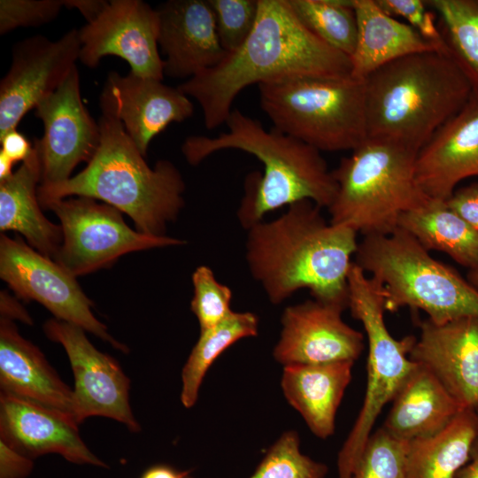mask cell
<instances>
[{
    "label": "cell",
    "instance_id": "6da1fadb",
    "mask_svg": "<svg viewBox=\"0 0 478 478\" xmlns=\"http://www.w3.org/2000/svg\"><path fill=\"white\" fill-rule=\"evenodd\" d=\"M351 71L350 58L307 29L287 0H258L254 27L242 46L178 89L197 100L205 127L214 129L250 85L299 76L339 78Z\"/></svg>",
    "mask_w": 478,
    "mask_h": 478
},
{
    "label": "cell",
    "instance_id": "7a4b0ae2",
    "mask_svg": "<svg viewBox=\"0 0 478 478\" xmlns=\"http://www.w3.org/2000/svg\"><path fill=\"white\" fill-rule=\"evenodd\" d=\"M320 209L309 200L299 201L279 218L247 229L248 267L272 304L307 289L315 300L348 308V274L358 233L328 222Z\"/></svg>",
    "mask_w": 478,
    "mask_h": 478
},
{
    "label": "cell",
    "instance_id": "3957f363",
    "mask_svg": "<svg viewBox=\"0 0 478 478\" xmlns=\"http://www.w3.org/2000/svg\"><path fill=\"white\" fill-rule=\"evenodd\" d=\"M225 124L227 130L210 137H187L181 152L197 166L222 150H239L255 156L263 173H251L244 181V195L237 210L241 225L249 229L280 207L309 200L319 207L332 204L337 185L332 171L315 148L233 109Z\"/></svg>",
    "mask_w": 478,
    "mask_h": 478
},
{
    "label": "cell",
    "instance_id": "277c9868",
    "mask_svg": "<svg viewBox=\"0 0 478 478\" xmlns=\"http://www.w3.org/2000/svg\"><path fill=\"white\" fill-rule=\"evenodd\" d=\"M98 124L100 144L87 166L65 181L40 184V205L71 196L88 197L127 214L138 232L165 236L166 225L184 205L181 173L166 159L151 168L112 114L102 112Z\"/></svg>",
    "mask_w": 478,
    "mask_h": 478
},
{
    "label": "cell",
    "instance_id": "5b68a950",
    "mask_svg": "<svg viewBox=\"0 0 478 478\" xmlns=\"http://www.w3.org/2000/svg\"><path fill=\"white\" fill-rule=\"evenodd\" d=\"M367 137L417 150L470 100L473 87L447 50L396 59L364 80Z\"/></svg>",
    "mask_w": 478,
    "mask_h": 478
},
{
    "label": "cell",
    "instance_id": "8992f818",
    "mask_svg": "<svg viewBox=\"0 0 478 478\" xmlns=\"http://www.w3.org/2000/svg\"><path fill=\"white\" fill-rule=\"evenodd\" d=\"M351 151L332 171L337 190L328 208L331 223L364 236L389 235L403 214L431 198L417 181L419 150L367 137Z\"/></svg>",
    "mask_w": 478,
    "mask_h": 478
},
{
    "label": "cell",
    "instance_id": "52a82bcc",
    "mask_svg": "<svg viewBox=\"0 0 478 478\" xmlns=\"http://www.w3.org/2000/svg\"><path fill=\"white\" fill-rule=\"evenodd\" d=\"M354 257L382 285L386 312L421 310L437 324L478 316V289L402 228L364 236Z\"/></svg>",
    "mask_w": 478,
    "mask_h": 478
},
{
    "label": "cell",
    "instance_id": "ba28073f",
    "mask_svg": "<svg viewBox=\"0 0 478 478\" xmlns=\"http://www.w3.org/2000/svg\"><path fill=\"white\" fill-rule=\"evenodd\" d=\"M258 87L273 127L320 151L352 150L367 138L364 80L299 76Z\"/></svg>",
    "mask_w": 478,
    "mask_h": 478
},
{
    "label": "cell",
    "instance_id": "9c48e42d",
    "mask_svg": "<svg viewBox=\"0 0 478 478\" xmlns=\"http://www.w3.org/2000/svg\"><path fill=\"white\" fill-rule=\"evenodd\" d=\"M348 308L367 337V379L363 405L338 453V478H351L378 416L416 366L409 353L417 338L396 339L389 333L384 320L382 285L354 261L348 274Z\"/></svg>",
    "mask_w": 478,
    "mask_h": 478
},
{
    "label": "cell",
    "instance_id": "30bf717a",
    "mask_svg": "<svg viewBox=\"0 0 478 478\" xmlns=\"http://www.w3.org/2000/svg\"><path fill=\"white\" fill-rule=\"evenodd\" d=\"M41 207L60 220L63 242L53 260L74 277L109 266L129 252L187 243L135 231L120 210L88 197L53 199Z\"/></svg>",
    "mask_w": 478,
    "mask_h": 478
},
{
    "label": "cell",
    "instance_id": "8fae6325",
    "mask_svg": "<svg viewBox=\"0 0 478 478\" xmlns=\"http://www.w3.org/2000/svg\"><path fill=\"white\" fill-rule=\"evenodd\" d=\"M0 276L17 297L35 300L45 306L55 319L76 325L115 349L128 352V348L114 339L106 326L93 314V303L81 289L76 277L19 237L12 239L1 234Z\"/></svg>",
    "mask_w": 478,
    "mask_h": 478
},
{
    "label": "cell",
    "instance_id": "7c38bea8",
    "mask_svg": "<svg viewBox=\"0 0 478 478\" xmlns=\"http://www.w3.org/2000/svg\"><path fill=\"white\" fill-rule=\"evenodd\" d=\"M46 336L60 343L74 378L73 417L78 424L92 416L113 419L132 432L140 425L129 405L130 380L118 361L99 351L81 328L57 319L45 322Z\"/></svg>",
    "mask_w": 478,
    "mask_h": 478
},
{
    "label": "cell",
    "instance_id": "4fadbf2b",
    "mask_svg": "<svg viewBox=\"0 0 478 478\" xmlns=\"http://www.w3.org/2000/svg\"><path fill=\"white\" fill-rule=\"evenodd\" d=\"M79 30L51 41L28 37L12 47L11 66L0 82V136L16 129L22 118L54 93L76 66Z\"/></svg>",
    "mask_w": 478,
    "mask_h": 478
},
{
    "label": "cell",
    "instance_id": "5bb4252c",
    "mask_svg": "<svg viewBox=\"0 0 478 478\" xmlns=\"http://www.w3.org/2000/svg\"><path fill=\"white\" fill-rule=\"evenodd\" d=\"M43 123V135L35 138L42 172L41 184L65 181L81 162L89 163L97 150L101 132L81 96L76 66L58 89L35 107Z\"/></svg>",
    "mask_w": 478,
    "mask_h": 478
},
{
    "label": "cell",
    "instance_id": "9a60e30c",
    "mask_svg": "<svg viewBox=\"0 0 478 478\" xmlns=\"http://www.w3.org/2000/svg\"><path fill=\"white\" fill-rule=\"evenodd\" d=\"M158 15L141 0H111L103 13L79 30V59L96 67L102 58L126 60L130 73L163 80L164 62L158 43Z\"/></svg>",
    "mask_w": 478,
    "mask_h": 478
},
{
    "label": "cell",
    "instance_id": "2e32d148",
    "mask_svg": "<svg viewBox=\"0 0 478 478\" xmlns=\"http://www.w3.org/2000/svg\"><path fill=\"white\" fill-rule=\"evenodd\" d=\"M343 311L315 299L286 307L273 351L275 361L283 366L355 362L364 350V335L343 321Z\"/></svg>",
    "mask_w": 478,
    "mask_h": 478
},
{
    "label": "cell",
    "instance_id": "e0dca14e",
    "mask_svg": "<svg viewBox=\"0 0 478 478\" xmlns=\"http://www.w3.org/2000/svg\"><path fill=\"white\" fill-rule=\"evenodd\" d=\"M102 112L116 117L145 157L151 140L173 122L190 118L194 105L178 87L129 72H111L100 96Z\"/></svg>",
    "mask_w": 478,
    "mask_h": 478
},
{
    "label": "cell",
    "instance_id": "ac0fdd59",
    "mask_svg": "<svg viewBox=\"0 0 478 478\" xmlns=\"http://www.w3.org/2000/svg\"><path fill=\"white\" fill-rule=\"evenodd\" d=\"M78 425L66 412L0 393V440L10 447L33 459L58 454L73 464L108 468L83 442Z\"/></svg>",
    "mask_w": 478,
    "mask_h": 478
},
{
    "label": "cell",
    "instance_id": "d6986e66",
    "mask_svg": "<svg viewBox=\"0 0 478 478\" xmlns=\"http://www.w3.org/2000/svg\"><path fill=\"white\" fill-rule=\"evenodd\" d=\"M409 357L426 367L463 408L478 406V316L421 320Z\"/></svg>",
    "mask_w": 478,
    "mask_h": 478
},
{
    "label": "cell",
    "instance_id": "ffe728a7",
    "mask_svg": "<svg viewBox=\"0 0 478 478\" xmlns=\"http://www.w3.org/2000/svg\"><path fill=\"white\" fill-rule=\"evenodd\" d=\"M164 74L192 78L227 54L220 45L208 0H169L156 8Z\"/></svg>",
    "mask_w": 478,
    "mask_h": 478
},
{
    "label": "cell",
    "instance_id": "44dd1931",
    "mask_svg": "<svg viewBox=\"0 0 478 478\" xmlns=\"http://www.w3.org/2000/svg\"><path fill=\"white\" fill-rule=\"evenodd\" d=\"M478 177V95L420 149L416 177L431 198L448 200L458 184Z\"/></svg>",
    "mask_w": 478,
    "mask_h": 478
},
{
    "label": "cell",
    "instance_id": "7402d4cb",
    "mask_svg": "<svg viewBox=\"0 0 478 478\" xmlns=\"http://www.w3.org/2000/svg\"><path fill=\"white\" fill-rule=\"evenodd\" d=\"M0 387L1 392L36 402L73 417V390L60 379L42 352L19 335L13 321L2 318Z\"/></svg>",
    "mask_w": 478,
    "mask_h": 478
},
{
    "label": "cell",
    "instance_id": "603a6c76",
    "mask_svg": "<svg viewBox=\"0 0 478 478\" xmlns=\"http://www.w3.org/2000/svg\"><path fill=\"white\" fill-rule=\"evenodd\" d=\"M354 361L283 366L282 393L312 433L327 439L335 432V415L351 382Z\"/></svg>",
    "mask_w": 478,
    "mask_h": 478
},
{
    "label": "cell",
    "instance_id": "cb8c5ba5",
    "mask_svg": "<svg viewBox=\"0 0 478 478\" xmlns=\"http://www.w3.org/2000/svg\"><path fill=\"white\" fill-rule=\"evenodd\" d=\"M463 408L426 367L416 363L394 399L382 428L411 441L443 429Z\"/></svg>",
    "mask_w": 478,
    "mask_h": 478
},
{
    "label": "cell",
    "instance_id": "d4e9b609",
    "mask_svg": "<svg viewBox=\"0 0 478 478\" xmlns=\"http://www.w3.org/2000/svg\"><path fill=\"white\" fill-rule=\"evenodd\" d=\"M358 35L351 75L365 80L380 67L418 52L442 50L414 28L384 12L375 0H353ZM448 51V50H447Z\"/></svg>",
    "mask_w": 478,
    "mask_h": 478
},
{
    "label": "cell",
    "instance_id": "484cf974",
    "mask_svg": "<svg viewBox=\"0 0 478 478\" xmlns=\"http://www.w3.org/2000/svg\"><path fill=\"white\" fill-rule=\"evenodd\" d=\"M42 180L41 164L34 148L11 177L0 181V230L20 233L29 245L54 259L62 242L60 226L42 212L37 189Z\"/></svg>",
    "mask_w": 478,
    "mask_h": 478
},
{
    "label": "cell",
    "instance_id": "4316f807",
    "mask_svg": "<svg viewBox=\"0 0 478 478\" xmlns=\"http://www.w3.org/2000/svg\"><path fill=\"white\" fill-rule=\"evenodd\" d=\"M477 438L475 409H462L438 433L408 441L406 478H457Z\"/></svg>",
    "mask_w": 478,
    "mask_h": 478
},
{
    "label": "cell",
    "instance_id": "83f0119b",
    "mask_svg": "<svg viewBox=\"0 0 478 478\" xmlns=\"http://www.w3.org/2000/svg\"><path fill=\"white\" fill-rule=\"evenodd\" d=\"M398 227L412 235L427 251H438L469 270L478 266V231L444 200L430 198L407 212Z\"/></svg>",
    "mask_w": 478,
    "mask_h": 478
},
{
    "label": "cell",
    "instance_id": "f1b7e54d",
    "mask_svg": "<svg viewBox=\"0 0 478 478\" xmlns=\"http://www.w3.org/2000/svg\"><path fill=\"white\" fill-rule=\"evenodd\" d=\"M258 331V318L251 312H233L218 325L200 330L181 370V401L184 407L191 408L197 403L204 378L213 362L231 345L256 336Z\"/></svg>",
    "mask_w": 478,
    "mask_h": 478
},
{
    "label": "cell",
    "instance_id": "f546056e",
    "mask_svg": "<svg viewBox=\"0 0 478 478\" xmlns=\"http://www.w3.org/2000/svg\"><path fill=\"white\" fill-rule=\"evenodd\" d=\"M449 54L478 95V0H428Z\"/></svg>",
    "mask_w": 478,
    "mask_h": 478
},
{
    "label": "cell",
    "instance_id": "4dcf8cb0",
    "mask_svg": "<svg viewBox=\"0 0 478 478\" xmlns=\"http://www.w3.org/2000/svg\"><path fill=\"white\" fill-rule=\"evenodd\" d=\"M312 34L335 50L351 56L358 35L353 0H287Z\"/></svg>",
    "mask_w": 478,
    "mask_h": 478
},
{
    "label": "cell",
    "instance_id": "1f68e13d",
    "mask_svg": "<svg viewBox=\"0 0 478 478\" xmlns=\"http://www.w3.org/2000/svg\"><path fill=\"white\" fill-rule=\"evenodd\" d=\"M328 466L300 450L297 431L288 430L272 444L250 478H325Z\"/></svg>",
    "mask_w": 478,
    "mask_h": 478
},
{
    "label": "cell",
    "instance_id": "d6a6232c",
    "mask_svg": "<svg viewBox=\"0 0 478 478\" xmlns=\"http://www.w3.org/2000/svg\"><path fill=\"white\" fill-rule=\"evenodd\" d=\"M407 451L408 441L381 427L370 435L351 478H406Z\"/></svg>",
    "mask_w": 478,
    "mask_h": 478
},
{
    "label": "cell",
    "instance_id": "836d02e7",
    "mask_svg": "<svg viewBox=\"0 0 478 478\" xmlns=\"http://www.w3.org/2000/svg\"><path fill=\"white\" fill-rule=\"evenodd\" d=\"M192 283L194 294L190 307L200 330L218 325L233 312L232 290L217 281L210 267L198 266L192 274Z\"/></svg>",
    "mask_w": 478,
    "mask_h": 478
},
{
    "label": "cell",
    "instance_id": "e575fe53",
    "mask_svg": "<svg viewBox=\"0 0 478 478\" xmlns=\"http://www.w3.org/2000/svg\"><path fill=\"white\" fill-rule=\"evenodd\" d=\"M217 35L227 53L239 49L251 33L258 11V0H208Z\"/></svg>",
    "mask_w": 478,
    "mask_h": 478
},
{
    "label": "cell",
    "instance_id": "d590c367",
    "mask_svg": "<svg viewBox=\"0 0 478 478\" xmlns=\"http://www.w3.org/2000/svg\"><path fill=\"white\" fill-rule=\"evenodd\" d=\"M63 7L64 0H1L0 34L49 23Z\"/></svg>",
    "mask_w": 478,
    "mask_h": 478
},
{
    "label": "cell",
    "instance_id": "8d00e7d4",
    "mask_svg": "<svg viewBox=\"0 0 478 478\" xmlns=\"http://www.w3.org/2000/svg\"><path fill=\"white\" fill-rule=\"evenodd\" d=\"M380 8L396 18L404 19L424 39L442 50H447L436 13L423 0H375Z\"/></svg>",
    "mask_w": 478,
    "mask_h": 478
},
{
    "label": "cell",
    "instance_id": "74e56055",
    "mask_svg": "<svg viewBox=\"0 0 478 478\" xmlns=\"http://www.w3.org/2000/svg\"><path fill=\"white\" fill-rule=\"evenodd\" d=\"M446 203L474 229L478 231V181L456 189Z\"/></svg>",
    "mask_w": 478,
    "mask_h": 478
},
{
    "label": "cell",
    "instance_id": "f35d334b",
    "mask_svg": "<svg viewBox=\"0 0 478 478\" xmlns=\"http://www.w3.org/2000/svg\"><path fill=\"white\" fill-rule=\"evenodd\" d=\"M33 468V459L0 440V478H27Z\"/></svg>",
    "mask_w": 478,
    "mask_h": 478
},
{
    "label": "cell",
    "instance_id": "ab89813d",
    "mask_svg": "<svg viewBox=\"0 0 478 478\" xmlns=\"http://www.w3.org/2000/svg\"><path fill=\"white\" fill-rule=\"evenodd\" d=\"M1 150L14 164L19 161H25L33 152L34 146L27 138L17 131L11 130L0 136Z\"/></svg>",
    "mask_w": 478,
    "mask_h": 478
},
{
    "label": "cell",
    "instance_id": "60d3db41",
    "mask_svg": "<svg viewBox=\"0 0 478 478\" xmlns=\"http://www.w3.org/2000/svg\"><path fill=\"white\" fill-rule=\"evenodd\" d=\"M0 312L2 319L18 320L28 325L33 324V320L25 308L6 291H1Z\"/></svg>",
    "mask_w": 478,
    "mask_h": 478
},
{
    "label": "cell",
    "instance_id": "b9f144b4",
    "mask_svg": "<svg viewBox=\"0 0 478 478\" xmlns=\"http://www.w3.org/2000/svg\"><path fill=\"white\" fill-rule=\"evenodd\" d=\"M65 7L77 9L87 20L95 21L105 10L109 1L104 0H64Z\"/></svg>",
    "mask_w": 478,
    "mask_h": 478
},
{
    "label": "cell",
    "instance_id": "7bdbcfd3",
    "mask_svg": "<svg viewBox=\"0 0 478 478\" xmlns=\"http://www.w3.org/2000/svg\"><path fill=\"white\" fill-rule=\"evenodd\" d=\"M189 471H178L168 465H154L147 468L140 478H187Z\"/></svg>",
    "mask_w": 478,
    "mask_h": 478
},
{
    "label": "cell",
    "instance_id": "ee69618b",
    "mask_svg": "<svg viewBox=\"0 0 478 478\" xmlns=\"http://www.w3.org/2000/svg\"><path fill=\"white\" fill-rule=\"evenodd\" d=\"M457 478H478V438L473 446L469 461L459 470Z\"/></svg>",
    "mask_w": 478,
    "mask_h": 478
},
{
    "label": "cell",
    "instance_id": "f6af8a7d",
    "mask_svg": "<svg viewBox=\"0 0 478 478\" xmlns=\"http://www.w3.org/2000/svg\"><path fill=\"white\" fill-rule=\"evenodd\" d=\"M14 163L2 151H0V181H3L12 175V166Z\"/></svg>",
    "mask_w": 478,
    "mask_h": 478
},
{
    "label": "cell",
    "instance_id": "bcb514c9",
    "mask_svg": "<svg viewBox=\"0 0 478 478\" xmlns=\"http://www.w3.org/2000/svg\"><path fill=\"white\" fill-rule=\"evenodd\" d=\"M467 281L478 289V266L468 271Z\"/></svg>",
    "mask_w": 478,
    "mask_h": 478
},
{
    "label": "cell",
    "instance_id": "7dc6e473",
    "mask_svg": "<svg viewBox=\"0 0 478 478\" xmlns=\"http://www.w3.org/2000/svg\"><path fill=\"white\" fill-rule=\"evenodd\" d=\"M475 412H476L477 418H478V406L475 408Z\"/></svg>",
    "mask_w": 478,
    "mask_h": 478
},
{
    "label": "cell",
    "instance_id": "c3c4849f",
    "mask_svg": "<svg viewBox=\"0 0 478 478\" xmlns=\"http://www.w3.org/2000/svg\"><path fill=\"white\" fill-rule=\"evenodd\" d=\"M187 478H193V477H192L190 474H189V475L187 476Z\"/></svg>",
    "mask_w": 478,
    "mask_h": 478
}]
</instances>
